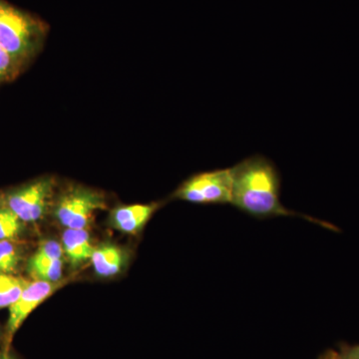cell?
<instances>
[{"instance_id": "8992f818", "label": "cell", "mask_w": 359, "mask_h": 359, "mask_svg": "<svg viewBox=\"0 0 359 359\" xmlns=\"http://www.w3.org/2000/svg\"><path fill=\"white\" fill-rule=\"evenodd\" d=\"M58 287L57 283L34 280L27 285L18 302L9 306V318L7 321L6 335V348L27 316L45 299H48Z\"/></svg>"}, {"instance_id": "ba28073f", "label": "cell", "mask_w": 359, "mask_h": 359, "mask_svg": "<svg viewBox=\"0 0 359 359\" xmlns=\"http://www.w3.org/2000/svg\"><path fill=\"white\" fill-rule=\"evenodd\" d=\"M62 248L73 266L91 259L95 250L86 229H66L62 235Z\"/></svg>"}, {"instance_id": "8fae6325", "label": "cell", "mask_w": 359, "mask_h": 359, "mask_svg": "<svg viewBox=\"0 0 359 359\" xmlns=\"http://www.w3.org/2000/svg\"><path fill=\"white\" fill-rule=\"evenodd\" d=\"M29 283L25 278L0 273V309L9 308L18 302Z\"/></svg>"}, {"instance_id": "9c48e42d", "label": "cell", "mask_w": 359, "mask_h": 359, "mask_svg": "<svg viewBox=\"0 0 359 359\" xmlns=\"http://www.w3.org/2000/svg\"><path fill=\"white\" fill-rule=\"evenodd\" d=\"M91 262L97 275L112 276L121 271L125 256L119 248L113 245H102L95 248Z\"/></svg>"}, {"instance_id": "52a82bcc", "label": "cell", "mask_w": 359, "mask_h": 359, "mask_svg": "<svg viewBox=\"0 0 359 359\" xmlns=\"http://www.w3.org/2000/svg\"><path fill=\"white\" fill-rule=\"evenodd\" d=\"M159 204L132 205L116 208L110 214L113 228L127 233H136L144 228Z\"/></svg>"}, {"instance_id": "ac0fdd59", "label": "cell", "mask_w": 359, "mask_h": 359, "mask_svg": "<svg viewBox=\"0 0 359 359\" xmlns=\"http://www.w3.org/2000/svg\"><path fill=\"white\" fill-rule=\"evenodd\" d=\"M0 359H15L13 358V355H11V353H8V349H6V351H4V353L2 354L1 358Z\"/></svg>"}, {"instance_id": "d6986e66", "label": "cell", "mask_w": 359, "mask_h": 359, "mask_svg": "<svg viewBox=\"0 0 359 359\" xmlns=\"http://www.w3.org/2000/svg\"><path fill=\"white\" fill-rule=\"evenodd\" d=\"M4 205H6V197H2V196H0V208Z\"/></svg>"}, {"instance_id": "7c38bea8", "label": "cell", "mask_w": 359, "mask_h": 359, "mask_svg": "<svg viewBox=\"0 0 359 359\" xmlns=\"http://www.w3.org/2000/svg\"><path fill=\"white\" fill-rule=\"evenodd\" d=\"M20 261V250L13 240L0 241V273L13 275L18 271Z\"/></svg>"}, {"instance_id": "2e32d148", "label": "cell", "mask_w": 359, "mask_h": 359, "mask_svg": "<svg viewBox=\"0 0 359 359\" xmlns=\"http://www.w3.org/2000/svg\"><path fill=\"white\" fill-rule=\"evenodd\" d=\"M340 359H359V344H348L341 342L339 344Z\"/></svg>"}, {"instance_id": "e0dca14e", "label": "cell", "mask_w": 359, "mask_h": 359, "mask_svg": "<svg viewBox=\"0 0 359 359\" xmlns=\"http://www.w3.org/2000/svg\"><path fill=\"white\" fill-rule=\"evenodd\" d=\"M318 359H340L339 353L334 349H327L318 356Z\"/></svg>"}, {"instance_id": "277c9868", "label": "cell", "mask_w": 359, "mask_h": 359, "mask_svg": "<svg viewBox=\"0 0 359 359\" xmlns=\"http://www.w3.org/2000/svg\"><path fill=\"white\" fill-rule=\"evenodd\" d=\"M105 207L101 194L83 187H71L59 197L55 217L66 229H86L94 212Z\"/></svg>"}, {"instance_id": "30bf717a", "label": "cell", "mask_w": 359, "mask_h": 359, "mask_svg": "<svg viewBox=\"0 0 359 359\" xmlns=\"http://www.w3.org/2000/svg\"><path fill=\"white\" fill-rule=\"evenodd\" d=\"M63 259H29L27 263V271L35 280L58 283L62 276Z\"/></svg>"}, {"instance_id": "3957f363", "label": "cell", "mask_w": 359, "mask_h": 359, "mask_svg": "<svg viewBox=\"0 0 359 359\" xmlns=\"http://www.w3.org/2000/svg\"><path fill=\"white\" fill-rule=\"evenodd\" d=\"M172 197L194 204L228 205L233 197L231 168L193 175L180 185Z\"/></svg>"}, {"instance_id": "9a60e30c", "label": "cell", "mask_w": 359, "mask_h": 359, "mask_svg": "<svg viewBox=\"0 0 359 359\" xmlns=\"http://www.w3.org/2000/svg\"><path fill=\"white\" fill-rule=\"evenodd\" d=\"M18 68L11 54L0 46V82L13 77Z\"/></svg>"}, {"instance_id": "5bb4252c", "label": "cell", "mask_w": 359, "mask_h": 359, "mask_svg": "<svg viewBox=\"0 0 359 359\" xmlns=\"http://www.w3.org/2000/svg\"><path fill=\"white\" fill-rule=\"evenodd\" d=\"M65 252L62 245L56 241H45L40 244L36 252L30 259L37 261H45V259H62Z\"/></svg>"}, {"instance_id": "5b68a950", "label": "cell", "mask_w": 359, "mask_h": 359, "mask_svg": "<svg viewBox=\"0 0 359 359\" xmlns=\"http://www.w3.org/2000/svg\"><path fill=\"white\" fill-rule=\"evenodd\" d=\"M53 185L51 178L37 180L7 194L6 205L25 223L39 221L46 211Z\"/></svg>"}, {"instance_id": "4fadbf2b", "label": "cell", "mask_w": 359, "mask_h": 359, "mask_svg": "<svg viewBox=\"0 0 359 359\" xmlns=\"http://www.w3.org/2000/svg\"><path fill=\"white\" fill-rule=\"evenodd\" d=\"M25 222L21 221L6 205L0 208V241L14 240L22 233Z\"/></svg>"}, {"instance_id": "7a4b0ae2", "label": "cell", "mask_w": 359, "mask_h": 359, "mask_svg": "<svg viewBox=\"0 0 359 359\" xmlns=\"http://www.w3.org/2000/svg\"><path fill=\"white\" fill-rule=\"evenodd\" d=\"M45 33L43 22L0 0V46L11 54L18 67L36 53Z\"/></svg>"}, {"instance_id": "6da1fadb", "label": "cell", "mask_w": 359, "mask_h": 359, "mask_svg": "<svg viewBox=\"0 0 359 359\" xmlns=\"http://www.w3.org/2000/svg\"><path fill=\"white\" fill-rule=\"evenodd\" d=\"M233 174L231 204L238 211L259 219L276 217H299L335 230L320 219L292 211L280 201L282 180L273 161L255 154L231 167Z\"/></svg>"}]
</instances>
